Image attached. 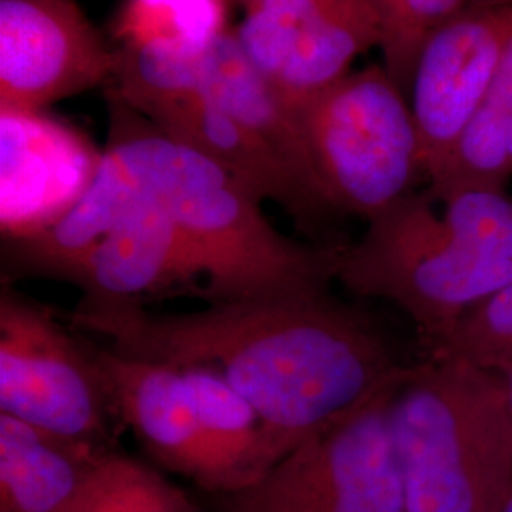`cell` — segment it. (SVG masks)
Returning <instances> with one entry per match:
<instances>
[{"label":"cell","mask_w":512,"mask_h":512,"mask_svg":"<svg viewBox=\"0 0 512 512\" xmlns=\"http://www.w3.org/2000/svg\"><path fill=\"white\" fill-rule=\"evenodd\" d=\"M116 55L78 0H0V110L107 88Z\"/></svg>","instance_id":"cell-10"},{"label":"cell","mask_w":512,"mask_h":512,"mask_svg":"<svg viewBox=\"0 0 512 512\" xmlns=\"http://www.w3.org/2000/svg\"><path fill=\"white\" fill-rule=\"evenodd\" d=\"M139 114L169 139L226 169L258 202L281 205L302 226L323 219L291 169L198 86L152 103Z\"/></svg>","instance_id":"cell-15"},{"label":"cell","mask_w":512,"mask_h":512,"mask_svg":"<svg viewBox=\"0 0 512 512\" xmlns=\"http://www.w3.org/2000/svg\"><path fill=\"white\" fill-rule=\"evenodd\" d=\"M2 226L10 238L59 219L101 164V152L44 110H0Z\"/></svg>","instance_id":"cell-12"},{"label":"cell","mask_w":512,"mask_h":512,"mask_svg":"<svg viewBox=\"0 0 512 512\" xmlns=\"http://www.w3.org/2000/svg\"><path fill=\"white\" fill-rule=\"evenodd\" d=\"M512 33V2H471L425 40L408 88L429 181L480 109Z\"/></svg>","instance_id":"cell-9"},{"label":"cell","mask_w":512,"mask_h":512,"mask_svg":"<svg viewBox=\"0 0 512 512\" xmlns=\"http://www.w3.org/2000/svg\"><path fill=\"white\" fill-rule=\"evenodd\" d=\"M90 348L103 372L116 418L128 425L165 469L215 492L213 465L183 372L116 353L107 346L90 344Z\"/></svg>","instance_id":"cell-13"},{"label":"cell","mask_w":512,"mask_h":512,"mask_svg":"<svg viewBox=\"0 0 512 512\" xmlns=\"http://www.w3.org/2000/svg\"><path fill=\"white\" fill-rule=\"evenodd\" d=\"M90 192L107 222V234L74 262L63 281L84 296L135 298L160 294L203 277L177 226L162 207L137 194L103 150Z\"/></svg>","instance_id":"cell-11"},{"label":"cell","mask_w":512,"mask_h":512,"mask_svg":"<svg viewBox=\"0 0 512 512\" xmlns=\"http://www.w3.org/2000/svg\"><path fill=\"white\" fill-rule=\"evenodd\" d=\"M512 177V33L490 90L446 162L429 179L440 202L459 190H505Z\"/></svg>","instance_id":"cell-19"},{"label":"cell","mask_w":512,"mask_h":512,"mask_svg":"<svg viewBox=\"0 0 512 512\" xmlns=\"http://www.w3.org/2000/svg\"><path fill=\"white\" fill-rule=\"evenodd\" d=\"M499 512H512V494L507 497V501L503 503V507L499 509Z\"/></svg>","instance_id":"cell-25"},{"label":"cell","mask_w":512,"mask_h":512,"mask_svg":"<svg viewBox=\"0 0 512 512\" xmlns=\"http://www.w3.org/2000/svg\"><path fill=\"white\" fill-rule=\"evenodd\" d=\"M107 90V147L126 183L162 207L202 268L207 302L319 293L336 279L340 247H310L277 232L255 196L226 169L169 139Z\"/></svg>","instance_id":"cell-2"},{"label":"cell","mask_w":512,"mask_h":512,"mask_svg":"<svg viewBox=\"0 0 512 512\" xmlns=\"http://www.w3.org/2000/svg\"><path fill=\"white\" fill-rule=\"evenodd\" d=\"M198 90L270 148L291 169L321 217H329L296 110L256 71L243 54L234 29L226 31L203 55L198 65Z\"/></svg>","instance_id":"cell-16"},{"label":"cell","mask_w":512,"mask_h":512,"mask_svg":"<svg viewBox=\"0 0 512 512\" xmlns=\"http://www.w3.org/2000/svg\"><path fill=\"white\" fill-rule=\"evenodd\" d=\"M401 376L232 495L230 512H408L389 421Z\"/></svg>","instance_id":"cell-6"},{"label":"cell","mask_w":512,"mask_h":512,"mask_svg":"<svg viewBox=\"0 0 512 512\" xmlns=\"http://www.w3.org/2000/svg\"><path fill=\"white\" fill-rule=\"evenodd\" d=\"M488 2H512V0H488Z\"/></svg>","instance_id":"cell-27"},{"label":"cell","mask_w":512,"mask_h":512,"mask_svg":"<svg viewBox=\"0 0 512 512\" xmlns=\"http://www.w3.org/2000/svg\"><path fill=\"white\" fill-rule=\"evenodd\" d=\"M239 2H243V4H245V8H247V6H251V4L258 2V0H239Z\"/></svg>","instance_id":"cell-26"},{"label":"cell","mask_w":512,"mask_h":512,"mask_svg":"<svg viewBox=\"0 0 512 512\" xmlns=\"http://www.w3.org/2000/svg\"><path fill=\"white\" fill-rule=\"evenodd\" d=\"M433 203L414 192L368 220L363 238L340 247L336 270L351 293L399 306L431 357L465 311L512 281V264L463 247Z\"/></svg>","instance_id":"cell-5"},{"label":"cell","mask_w":512,"mask_h":512,"mask_svg":"<svg viewBox=\"0 0 512 512\" xmlns=\"http://www.w3.org/2000/svg\"><path fill=\"white\" fill-rule=\"evenodd\" d=\"M67 512H196L190 499L137 459L107 452Z\"/></svg>","instance_id":"cell-20"},{"label":"cell","mask_w":512,"mask_h":512,"mask_svg":"<svg viewBox=\"0 0 512 512\" xmlns=\"http://www.w3.org/2000/svg\"><path fill=\"white\" fill-rule=\"evenodd\" d=\"M294 110L330 215L368 222L425 177L408 97L382 63L351 71Z\"/></svg>","instance_id":"cell-4"},{"label":"cell","mask_w":512,"mask_h":512,"mask_svg":"<svg viewBox=\"0 0 512 512\" xmlns=\"http://www.w3.org/2000/svg\"><path fill=\"white\" fill-rule=\"evenodd\" d=\"M181 372L198 410L215 492L234 495L253 488L277 465L258 412L217 370L188 366Z\"/></svg>","instance_id":"cell-18"},{"label":"cell","mask_w":512,"mask_h":512,"mask_svg":"<svg viewBox=\"0 0 512 512\" xmlns=\"http://www.w3.org/2000/svg\"><path fill=\"white\" fill-rule=\"evenodd\" d=\"M439 203L440 217L463 247L512 264V200L505 190H459Z\"/></svg>","instance_id":"cell-22"},{"label":"cell","mask_w":512,"mask_h":512,"mask_svg":"<svg viewBox=\"0 0 512 512\" xmlns=\"http://www.w3.org/2000/svg\"><path fill=\"white\" fill-rule=\"evenodd\" d=\"M107 452L0 414V512L69 511Z\"/></svg>","instance_id":"cell-17"},{"label":"cell","mask_w":512,"mask_h":512,"mask_svg":"<svg viewBox=\"0 0 512 512\" xmlns=\"http://www.w3.org/2000/svg\"><path fill=\"white\" fill-rule=\"evenodd\" d=\"M247 59L291 107L351 73L380 48L376 0H258L234 29Z\"/></svg>","instance_id":"cell-8"},{"label":"cell","mask_w":512,"mask_h":512,"mask_svg":"<svg viewBox=\"0 0 512 512\" xmlns=\"http://www.w3.org/2000/svg\"><path fill=\"white\" fill-rule=\"evenodd\" d=\"M391 433L408 512H499L512 494V414L494 370L429 357L406 366Z\"/></svg>","instance_id":"cell-3"},{"label":"cell","mask_w":512,"mask_h":512,"mask_svg":"<svg viewBox=\"0 0 512 512\" xmlns=\"http://www.w3.org/2000/svg\"><path fill=\"white\" fill-rule=\"evenodd\" d=\"M433 357L501 372L512 363V281L465 311Z\"/></svg>","instance_id":"cell-23"},{"label":"cell","mask_w":512,"mask_h":512,"mask_svg":"<svg viewBox=\"0 0 512 512\" xmlns=\"http://www.w3.org/2000/svg\"><path fill=\"white\" fill-rule=\"evenodd\" d=\"M0 414L95 446L109 444L116 416L90 344L8 287L0 293Z\"/></svg>","instance_id":"cell-7"},{"label":"cell","mask_w":512,"mask_h":512,"mask_svg":"<svg viewBox=\"0 0 512 512\" xmlns=\"http://www.w3.org/2000/svg\"><path fill=\"white\" fill-rule=\"evenodd\" d=\"M509 368H512V363H511V366H509ZM505 370H507V368H505ZM501 372H503V370H501Z\"/></svg>","instance_id":"cell-28"},{"label":"cell","mask_w":512,"mask_h":512,"mask_svg":"<svg viewBox=\"0 0 512 512\" xmlns=\"http://www.w3.org/2000/svg\"><path fill=\"white\" fill-rule=\"evenodd\" d=\"M226 0H124L110 25L112 84L124 93L165 90L196 71L228 29Z\"/></svg>","instance_id":"cell-14"},{"label":"cell","mask_w":512,"mask_h":512,"mask_svg":"<svg viewBox=\"0 0 512 512\" xmlns=\"http://www.w3.org/2000/svg\"><path fill=\"white\" fill-rule=\"evenodd\" d=\"M497 374L501 376V380H503V384H505V389H507V397H509V406H511L512 414V368H507V370L497 372Z\"/></svg>","instance_id":"cell-24"},{"label":"cell","mask_w":512,"mask_h":512,"mask_svg":"<svg viewBox=\"0 0 512 512\" xmlns=\"http://www.w3.org/2000/svg\"><path fill=\"white\" fill-rule=\"evenodd\" d=\"M71 323L128 357L217 370L253 404L277 463L406 368L365 315L329 291L209 302L183 313L82 294Z\"/></svg>","instance_id":"cell-1"},{"label":"cell","mask_w":512,"mask_h":512,"mask_svg":"<svg viewBox=\"0 0 512 512\" xmlns=\"http://www.w3.org/2000/svg\"><path fill=\"white\" fill-rule=\"evenodd\" d=\"M475 0H376L382 21V65L406 93L425 40Z\"/></svg>","instance_id":"cell-21"}]
</instances>
